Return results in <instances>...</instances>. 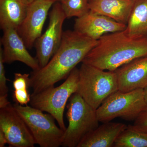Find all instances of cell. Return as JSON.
I'll return each mask as SVG.
<instances>
[{
    "label": "cell",
    "mask_w": 147,
    "mask_h": 147,
    "mask_svg": "<svg viewBox=\"0 0 147 147\" xmlns=\"http://www.w3.org/2000/svg\"><path fill=\"white\" fill-rule=\"evenodd\" d=\"M7 144V141L6 137L3 132L0 129V147H5Z\"/></svg>",
    "instance_id": "cell-24"
},
{
    "label": "cell",
    "mask_w": 147,
    "mask_h": 147,
    "mask_svg": "<svg viewBox=\"0 0 147 147\" xmlns=\"http://www.w3.org/2000/svg\"><path fill=\"white\" fill-rule=\"evenodd\" d=\"M113 147H147V133L129 125L119 134Z\"/></svg>",
    "instance_id": "cell-18"
},
{
    "label": "cell",
    "mask_w": 147,
    "mask_h": 147,
    "mask_svg": "<svg viewBox=\"0 0 147 147\" xmlns=\"http://www.w3.org/2000/svg\"><path fill=\"white\" fill-rule=\"evenodd\" d=\"M127 126L120 123H103L87 134L77 147H113L116 139Z\"/></svg>",
    "instance_id": "cell-14"
},
{
    "label": "cell",
    "mask_w": 147,
    "mask_h": 147,
    "mask_svg": "<svg viewBox=\"0 0 147 147\" xmlns=\"http://www.w3.org/2000/svg\"><path fill=\"white\" fill-rule=\"evenodd\" d=\"M49 25L35 42L36 59L40 68L47 64L56 53L62 39L63 26L66 18L61 3L54 4L50 13Z\"/></svg>",
    "instance_id": "cell-8"
},
{
    "label": "cell",
    "mask_w": 147,
    "mask_h": 147,
    "mask_svg": "<svg viewBox=\"0 0 147 147\" xmlns=\"http://www.w3.org/2000/svg\"><path fill=\"white\" fill-rule=\"evenodd\" d=\"M53 1H54L55 2H60L61 0H53Z\"/></svg>",
    "instance_id": "cell-27"
},
{
    "label": "cell",
    "mask_w": 147,
    "mask_h": 147,
    "mask_svg": "<svg viewBox=\"0 0 147 147\" xmlns=\"http://www.w3.org/2000/svg\"><path fill=\"white\" fill-rule=\"evenodd\" d=\"M136 0H90V10L127 25Z\"/></svg>",
    "instance_id": "cell-15"
},
{
    "label": "cell",
    "mask_w": 147,
    "mask_h": 147,
    "mask_svg": "<svg viewBox=\"0 0 147 147\" xmlns=\"http://www.w3.org/2000/svg\"><path fill=\"white\" fill-rule=\"evenodd\" d=\"M67 105L68 127L64 132L62 146L77 147L87 134L99 125L96 110L77 92L73 94Z\"/></svg>",
    "instance_id": "cell-5"
},
{
    "label": "cell",
    "mask_w": 147,
    "mask_h": 147,
    "mask_svg": "<svg viewBox=\"0 0 147 147\" xmlns=\"http://www.w3.org/2000/svg\"><path fill=\"white\" fill-rule=\"evenodd\" d=\"M90 0H61L60 2L67 18L82 17L90 11Z\"/></svg>",
    "instance_id": "cell-19"
},
{
    "label": "cell",
    "mask_w": 147,
    "mask_h": 147,
    "mask_svg": "<svg viewBox=\"0 0 147 147\" xmlns=\"http://www.w3.org/2000/svg\"><path fill=\"white\" fill-rule=\"evenodd\" d=\"M147 55V38L132 39L124 30L101 36L82 63L115 71L132 60Z\"/></svg>",
    "instance_id": "cell-2"
},
{
    "label": "cell",
    "mask_w": 147,
    "mask_h": 147,
    "mask_svg": "<svg viewBox=\"0 0 147 147\" xmlns=\"http://www.w3.org/2000/svg\"><path fill=\"white\" fill-rule=\"evenodd\" d=\"M147 107L144 89L128 92L117 91L110 95L96 110L99 122L111 121L120 117L127 121L135 120Z\"/></svg>",
    "instance_id": "cell-6"
},
{
    "label": "cell",
    "mask_w": 147,
    "mask_h": 147,
    "mask_svg": "<svg viewBox=\"0 0 147 147\" xmlns=\"http://www.w3.org/2000/svg\"><path fill=\"white\" fill-rule=\"evenodd\" d=\"M0 129L9 146H34L35 142L27 124L11 104L0 108Z\"/></svg>",
    "instance_id": "cell-9"
},
{
    "label": "cell",
    "mask_w": 147,
    "mask_h": 147,
    "mask_svg": "<svg viewBox=\"0 0 147 147\" xmlns=\"http://www.w3.org/2000/svg\"><path fill=\"white\" fill-rule=\"evenodd\" d=\"M79 71L77 92L95 110L119 90L115 71H106L84 63Z\"/></svg>",
    "instance_id": "cell-3"
},
{
    "label": "cell",
    "mask_w": 147,
    "mask_h": 147,
    "mask_svg": "<svg viewBox=\"0 0 147 147\" xmlns=\"http://www.w3.org/2000/svg\"><path fill=\"white\" fill-rule=\"evenodd\" d=\"M79 74V69L75 67L60 86L50 87L31 95V106L51 115L65 131L66 127L64 112L67 100L73 94L77 92Z\"/></svg>",
    "instance_id": "cell-4"
},
{
    "label": "cell",
    "mask_w": 147,
    "mask_h": 147,
    "mask_svg": "<svg viewBox=\"0 0 147 147\" xmlns=\"http://www.w3.org/2000/svg\"><path fill=\"white\" fill-rule=\"evenodd\" d=\"M126 25L90 10L75 19L74 30L84 36L98 40L104 35L124 31Z\"/></svg>",
    "instance_id": "cell-11"
},
{
    "label": "cell",
    "mask_w": 147,
    "mask_h": 147,
    "mask_svg": "<svg viewBox=\"0 0 147 147\" xmlns=\"http://www.w3.org/2000/svg\"><path fill=\"white\" fill-rule=\"evenodd\" d=\"M13 97L16 103L21 105H27L30 101L31 95L28 89L14 90Z\"/></svg>",
    "instance_id": "cell-23"
},
{
    "label": "cell",
    "mask_w": 147,
    "mask_h": 147,
    "mask_svg": "<svg viewBox=\"0 0 147 147\" xmlns=\"http://www.w3.org/2000/svg\"><path fill=\"white\" fill-rule=\"evenodd\" d=\"M125 32L132 39L147 38V0H136Z\"/></svg>",
    "instance_id": "cell-17"
},
{
    "label": "cell",
    "mask_w": 147,
    "mask_h": 147,
    "mask_svg": "<svg viewBox=\"0 0 147 147\" xmlns=\"http://www.w3.org/2000/svg\"><path fill=\"white\" fill-rule=\"evenodd\" d=\"M29 4L28 0H0L1 29L17 30L26 17Z\"/></svg>",
    "instance_id": "cell-16"
},
{
    "label": "cell",
    "mask_w": 147,
    "mask_h": 147,
    "mask_svg": "<svg viewBox=\"0 0 147 147\" xmlns=\"http://www.w3.org/2000/svg\"><path fill=\"white\" fill-rule=\"evenodd\" d=\"M13 85L14 90L28 89L30 87V77L29 74L14 73Z\"/></svg>",
    "instance_id": "cell-20"
},
{
    "label": "cell",
    "mask_w": 147,
    "mask_h": 147,
    "mask_svg": "<svg viewBox=\"0 0 147 147\" xmlns=\"http://www.w3.org/2000/svg\"><path fill=\"white\" fill-rule=\"evenodd\" d=\"M55 3L53 0H36L29 4L26 17L17 30L28 49H32L42 34L49 11Z\"/></svg>",
    "instance_id": "cell-10"
},
{
    "label": "cell",
    "mask_w": 147,
    "mask_h": 147,
    "mask_svg": "<svg viewBox=\"0 0 147 147\" xmlns=\"http://www.w3.org/2000/svg\"><path fill=\"white\" fill-rule=\"evenodd\" d=\"M1 39L3 45V58L4 63H11L18 61L26 65L33 71L40 69L36 58L32 57L17 30L7 29L4 30Z\"/></svg>",
    "instance_id": "cell-12"
},
{
    "label": "cell",
    "mask_w": 147,
    "mask_h": 147,
    "mask_svg": "<svg viewBox=\"0 0 147 147\" xmlns=\"http://www.w3.org/2000/svg\"><path fill=\"white\" fill-rule=\"evenodd\" d=\"M132 126L138 131L147 133V107L139 114Z\"/></svg>",
    "instance_id": "cell-22"
},
{
    "label": "cell",
    "mask_w": 147,
    "mask_h": 147,
    "mask_svg": "<svg viewBox=\"0 0 147 147\" xmlns=\"http://www.w3.org/2000/svg\"><path fill=\"white\" fill-rule=\"evenodd\" d=\"M144 92L145 100L147 102V86L145 87L144 89Z\"/></svg>",
    "instance_id": "cell-26"
},
{
    "label": "cell",
    "mask_w": 147,
    "mask_h": 147,
    "mask_svg": "<svg viewBox=\"0 0 147 147\" xmlns=\"http://www.w3.org/2000/svg\"><path fill=\"white\" fill-rule=\"evenodd\" d=\"M119 90L128 92L147 86V55L136 58L115 70Z\"/></svg>",
    "instance_id": "cell-13"
},
{
    "label": "cell",
    "mask_w": 147,
    "mask_h": 147,
    "mask_svg": "<svg viewBox=\"0 0 147 147\" xmlns=\"http://www.w3.org/2000/svg\"><path fill=\"white\" fill-rule=\"evenodd\" d=\"M29 2L30 3L34 1H36V0H28Z\"/></svg>",
    "instance_id": "cell-28"
},
{
    "label": "cell",
    "mask_w": 147,
    "mask_h": 147,
    "mask_svg": "<svg viewBox=\"0 0 147 147\" xmlns=\"http://www.w3.org/2000/svg\"><path fill=\"white\" fill-rule=\"evenodd\" d=\"M3 58L2 48H0V96H7L8 88L7 86L8 79L5 76V71Z\"/></svg>",
    "instance_id": "cell-21"
},
{
    "label": "cell",
    "mask_w": 147,
    "mask_h": 147,
    "mask_svg": "<svg viewBox=\"0 0 147 147\" xmlns=\"http://www.w3.org/2000/svg\"><path fill=\"white\" fill-rule=\"evenodd\" d=\"M27 124L36 144L40 147H59L62 146L65 131L57 126L50 114L32 106L13 105Z\"/></svg>",
    "instance_id": "cell-7"
},
{
    "label": "cell",
    "mask_w": 147,
    "mask_h": 147,
    "mask_svg": "<svg viewBox=\"0 0 147 147\" xmlns=\"http://www.w3.org/2000/svg\"></svg>",
    "instance_id": "cell-29"
},
{
    "label": "cell",
    "mask_w": 147,
    "mask_h": 147,
    "mask_svg": "<svg viewBox=\"0 0 147 147\" xmlns=\"http://www.w3.org/2000/svg\"><path fill=\"white\" fill-rule=\"evenodd\" d=\"M97 41L75 30L63 32L61 45L49 62L44 67L32 72L30 87L32 88V93L54 86L57 82L67 79Z\"/></svg>",
    "instance_id": "cell-1"
},
{
    "label": "cell",
    "mask_w": 147,
    "mask_h": 147,
    "mask_svg": "<svg viewBox=\"0 0 147 147\" xmlns=\"http://www.w3.org/2000/svg\"><path fill=\"white\" fill-rule=\"evenodd\" d=\"M10 102L7 99V96H0V108H3L9 105Z\"/></svg>",
    "instance_id": "cell-25"
}]
</instances>
